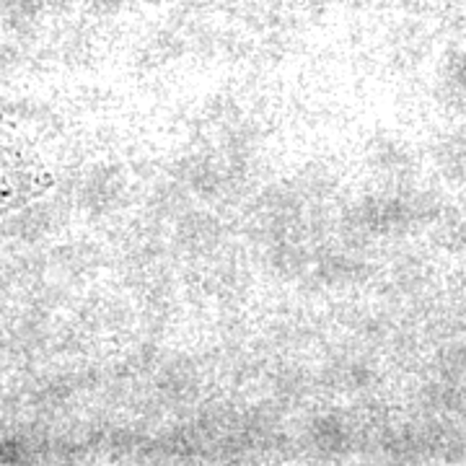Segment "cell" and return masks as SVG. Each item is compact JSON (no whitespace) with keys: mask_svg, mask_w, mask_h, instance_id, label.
Instances as JSON below:
<instances>
[{"mask_svg":"<svg viewBox=\"0 0 466 466\" xmlns=\"http://www.w3.org/2000/svg\"><path fill=\"white\" fill-rule=\"evenodd\" d=\"M52 177L11 127L0 125V213L18 208L50 189Z\"/></svg>","mask_w":466,"mask_h":466,"instance_id":"cell-1","label":"cell"}]
</instances>
